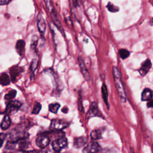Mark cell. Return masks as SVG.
Listing matches in <instances>:
<instances>
[{"label":"cell","mask_w":153,"mask_h":153,"mask_svg":"<svg viewBox=\"0 0 153 153\" xmlns=\"http://www.w3.org/2000/svg\"><path fill=\"white\" fill-rule=\"evenodd\" d=\"M112 74L117 92L121 99L123 100V101L126 102L127 98L126 93L125 91L124 85L122 82L120 72L116 66H114L112 68Z\"/></svg>","instance_id":"6da1fadb"},{"label":"cell","mask_w":153,"mask_h":153,"mask_svg":"<svg viewBox=\"0 0 153 153\" xmlns=\"http://www.w3.org/2000/svg\"><path fill=\"white\" fill-rule=\"evenodd\" d=\"M23 71V68L20 66H14L10 68V74L11 76V79L13 82H16L17 79V77L22 73Z\"/></svg>","instance_id":"30bf717a"},{"label":"cell","mask_w":153,"mask_h":153,"mask_svg":"<svg viewBox=\"0 0 153 153\" xmlns=\"http://www.w3.org/2000/svg\"><path fill=\"white\" fill-rule=\"evenodd\" d=\"M50 142V139L45 133L38 134L35 140L36 145L40 148H45L47 147L49 145Z\"/></svg>","instance_id":"8992f818"},{"label":"cell","mask_w":153,"mask_h":153,"mask_svg":"<svg viewBox=\"0 0 153 153\" xmlns=\"http://www.w3.org/2000/svg\"><path fill=\"white\" fill-rule=\"evenodd\" d=\"M151 66L152 63L151 60L149 59H146L142 63L141 67L138 70V71L142 76H144L149 72V71L151 68Z\"/></svg>","instance_id":"7c38bea8"},{"label":"cell","mask_w":153,"mask_h":153,"mask_svg":"<svg viewBox=\"0 0 153 153\" xmlns=\"http://www.w3.org/2000/svg\"><path fill=\"white\" fill-rule=\"evenodd\" d=\"M37 66H38V60H37V59H33L32 62H31V64H30V71H31V72L33 74H34L35 71L36 69Z\"/></svg>","instance_id":"484cf974"},{"label":"cell","mask_w":153,"mask_h":153,"mask_svg":"<svg viewBox=\"0 0 153 153\" xmlns=\"http://www.w3.org/2000/svg\"><path fill=\"white\" fill-rule=\"evenodd\" d=\"M27 136V134L20 128H16L10 131L7 135V142L17 143L21 139Z\"/></svg>","instance_id":"7a4b0ae2"},{"label":"cell","mask_w":153,"mask_h":153,"mask_svg":"<svg viewBox=\"0 0 153 153\" xmlns=\"http://www.w3.org/2000/svg\"><path fill=\"white\" fill-rule=\"evenodd\" d=\"M119 55L122 59H126L129 56L130 52L127 49L121 48L119 50Z\"/></svg>","instance_id":"cb8c5ba5"},{"label":"cell","mask_w":153,"mask_h":153,"mask_svg":"<svg viewBox=\"0 0 153 153\" xmlns=\"http://www.w3.org/2000/svg\"><path fill=\"white\" fill-rule=\"evenodd\" d=\"M147 107L148 108H152V99L148 100V102L147 103Z\"/></svg>","instance_id":"f546056e"},{"label":"cell","mask_w":153,"mask_h":153,"mask_svg":"<svg viewBox=\"0 0 153 153\" xmlns=\"http://www.w3.org/2000/svg\"><path fill=\"white\" fill-rule=\"evenodd\" d=\"M101 147L96 142H91L89 143L82 150L83 152H97L100 151Z\"/></svg>","instance_id":"9c48e42d"},{"label":"cell","mask_w":153,"mask_h":153,"mask_svg":"<svg viewBox=\"0 0 153 153\" xmlns=\"http://www.w3.org/2000/svg\"><path fill=\"white\" fill-rule=\"evenodd\" d=\"M11 82L10 76L6 73H3L0 75V84L2 85H7Z\"/></svg>","instance_id":"d6986e66"},{"label":"cell","mask_w":153,"mask_h":153,"mask_svg":"<svg viewBox=\"0 0 153 153\" xmlns=\"http://www.w3.org/2000/svg\"><path fill=\"white\" fill-rule=\"evenodd\" d=\"M44 2L45 3L47 8H48V10L50 11V13H51V17H52V19L53 20L54 24L57 26V27L59 29H61V23H60V22L57 17L56 12L55 11L53 7L52 6L51 1L50 0H44Z\"/></svg>","instance_id":"52a82bcc"},{"label":"cell","mask_w":153,"mask_h":153,"mask_svg":"<svg viewBox=\"0 0 153 153\" xmlns=\"http://www.w3.org/2000/svg\"><path fill=\"white\" fill-rule=\"evenodd\" d=\"M87 115L88 118L93 117H102L101 113L99 111L97 104L94 102L91 103L90 109L88 110V112L87 113Z\"/></svg>","instance_id":"4fadbf2b"},{"label":"cell","mask_w":153,"mask_h":153,"mask_svg":"<svg viewBox=\"0 0 153 153\" xmlns=\"http://www.w3.org/2000/svg\"><path fill=\"white\" fill-rule=\"evenodd\" d=\"M107 8L109 10V11H110L111 12L114 13V12H117L119 10V8L117 7H115V5H114L113 4H112L111 3H109L107 5Z\"/></svg>","instance_id":"4316f807"},{"label":"cell","mask_w":153,"mask_h":153,"mask_svg":"<svg viewBox=\"0 0 153 153\" xmlns=\"http://www.w3.org/2000/svg\"><path fill=\"white\" fill-rule=\"evenodd\" d=\"M25 42L23 39H20L17 41L16 44V50L17 53L20 56H22L25 51Z\"/></svg>","instance_id":"2e32d148"},{"label":"cell","mask_w":153,"mask_h":153,"mask_svg":"<svg viewBox=\"0 0 153 153\" xmlns=\"http://www.w3.org/2000/svg\"><path fill=\"white\" fill-rule=\"evenodd\" d=\"M22 106V103L19 100H10L5 108V113L7 115H13L16 113Z\"/></svg>","instance_id":"277c9868"},{"label":"cell","mask_w":153,"mask_h":153,"mask_svg":"<svg viewBox=\"0 0 153 153\" xmlns=\"http://www.w3.org/2000/svg\"><path fill=\"white\" fill-rule=\"evenodd\" d=\"M37 26L38 30L41 34L42 38H44V35L46 29V24L43 17L39 14L38 16V20H37Z\"/></svg>","instance_id":"8fae6325"},{"label":"cell","mask_w":153,"mask_h":153,"mask_svg":"<svg viewBox=\"0 0 153 153\" xmlns=\"http://www.w3.org/2000/svg\"><path fill=\"white\" fill-rule=\"evenodd\" d=\"M102 131L100 129H96L93 130L90 133V137L92 140H98L102 137Z\"/></svg>","instance_id":"44dd1931"},{"label":"cell","mask_w":153,"mask_h":153,"mask_svg":"<svg viewBox=\"0 0 153 153\" xmlns=\"http://www.w3.org/2000/svg\"><path fill=\"white\" fill-rule=\"evenodd\" d=\"M0 114H1V112H0Z\"/></svg>","instance_id":"1f68e13d"},{"label":"cell","mask_w":153,"mask_h":153,"mask_svg":"<svg viewBox=\"0 0 153 153\" xmlns=\"http://www.w3.org/2000/svg\"><path fill=\"white\" fill-rule=\"evenodd\" d=\"M62 111L63 112H64V113H67V112H68V108H67L66 106H65V107L62 109Z\"/></svg>","instance_id":"4dcf8cb0"},{"label":"cell","mask_w":153,"mask_h":153,"mask_svg":"<svg viewBox=\"0 0 153 153\" xmlns=\"http://www.w3.org/2000/svg\"><path fill=\"white\" fill-rule=\"evenodd\" d=\"M67 144H68V140L64 135L60 137L55 139L52 142L51 146L53 148V149L54 151L58 152L61 151L65 146H66Z\"/></svg>","instance_id":"3957f363"},{"label":"cell","mask_w":153,"mask_h":153,"mask_svg":"<svg viewBox=\"0 0 153 153\" xmlns=\"http://www.w3.org/2000/svg\"><path fill=\"white\" fill-rule=\"evenodd\" d=\"M11 0H0V5H5L8 4Z\"/></svg>","instance_id":"f1b7e54d"},{"label":"cell","mask_w":153,"mask_h":153,"mask_svg":"<svg viewBox=\"0 0 153 153\" xmlns=\"http://www.w3.org/2000/svg\"><path fill=\"white\" fill-rule=\"evenodd\" d=\"M78 65L81 70V72L83 75V76L84 77L86 81H87L88 82L90 81V73L87 68V67L85 66V65L84 63V62L82 59V58L81 57H78Z\"/></svg>","instance_id":"ba28073f"},{"label":"cell","mask_w":153,"mask_h":153,"mask_svg":"<svg viewBox=\"0 0 153 153\" xmlns=\"http://www.w3.org/2000/svg\"><path fill=\"white\" fill-rule=\"evenodd\" d=\"M60 105L59 103H50L48 106L49 111L54 114H56L58 112L59 109L60 108Z\"/></svg>","instance_id":"7402d4cb"},{"label":"cell","mask_w":153,"mask_h":153,"mask_svg":"<svg viewBox=\"0 0 153 153\" xmlns=\"http://www.w3.org/2000/svg\"><path fill=\"white\" fill-rule=\"evenodd\" d=\"M19 149L22 151H26L29 145V142L28 141L27 136H26L22 139H21L19 141Z\"/></svg>","instance_id":"ac0fdd59"},{"label":"cell","mask_w":153,"mask_h":153,"mask_svg":"<svg viewBox=\"0 0 153 153\" xmlns=\"http://www.w3.org/2000/svg\"><path fill=\"white\" fill-rule=\"evenodd\" d=\"M41 105L39 103H36L34 106H33V110L32 111V114H38L39 113L41 109Z\"/></svg>","instance_id":"d4e9b609"},{"label":"cell","mask_w":153,"mask_h":153,"mask_svg":"<svg viewBox=\"0 0 153 153\" xmlns=\"http://www.w3.org/2000/svg\"><path fill=\"white\" fill-rule=\"evenodd\" d=\"M69 126V123L60 119H53L50 123L51 130H62Z\"/></svg>","instance_id":"5b68a950"},{"label":"cell","mask_w":153,"mask_h":153,"mask_svg":"<svg viewBox=\"0 0 153 153\" xmlns=\"http://www.w3.org/2000/svg\"><path fill=\"white\" fill-rule=\"evenodd\" d=\"M6 135L7 134L4 133H0V148L2 147L4 142L6 139Z\"/></svg>","instance_id":"83f0119b"},{"label":"cell","mask_w":153,"mask_h":153,"mask_svg":"<svg viewBox=\"0 0 153 153\" xmlns=\"http://www.w3.org/2000/svg\"><path fill=\"white\" fill-rule=\"evenodd\" d=\"M17 94V91L16 90H12L11 91H10L8 93H7L5 96H4V99L6 100H8V101H10L11 100H13L16 95Z\"/></svg>","instance_id":"603a6c76"},{"label":"cell","mask_w":153,"mask_h":153,"mask_svg":"<svg viewBox=\"0 0 153 153\" xmlns=\"http://www.w3.org/2000/svg\"><path fill=\"white\" fill-rule=\"evenodd\" d=\"M11 119H10L9 115L6 114L4 116V117L3 118V120L0 125L1 129L4 130L8 129L11 126Z\"/></svg>","instance_id":"e0dca14e"},{"label":"cell","mask_w":153,"mask_h":153,"mask_svg":"<svg viewBox=\"0 0 153 153\" xmlns=\"http://www.w3.org/2000/svg\"><path fill=\"white\" fill-rule=\"evenodd\" d=\"M102 97L103 99V100L105 103L108 106V108H109V103H108V89L107 87L105 84H103L102 86Z\"/></svg>","instance_id":"ffe728a7"},{"label":"cell","mask_w":153,"mask_h":153,"mask_svg":"<svg viewBox=\"0 0 153 153\" xmlns=\"http://www.w3.org/2000/svg\"><path fill=\"white\" fill-rule=\"evenodd\" d=\"M87 142V139L85 137H76L74 139V146L76 148H80L86 145Z\"/></svg>","instance_id":"5bb4252c"},{"label":"cell","mask_w":153,"mask_h":153,"mask_svg":"<svg viewBox=\"0 0 153 153\" xmlns=\"http://www.w3.org/2000/svg\"><path fill=\"white\" fill-rule=\"evenodd\" d=\"M152 98V92L148 88H145L141 94V100L142 101H148Z\"/></svg>","instance_id":"9a60e30c"}]
</instances>
